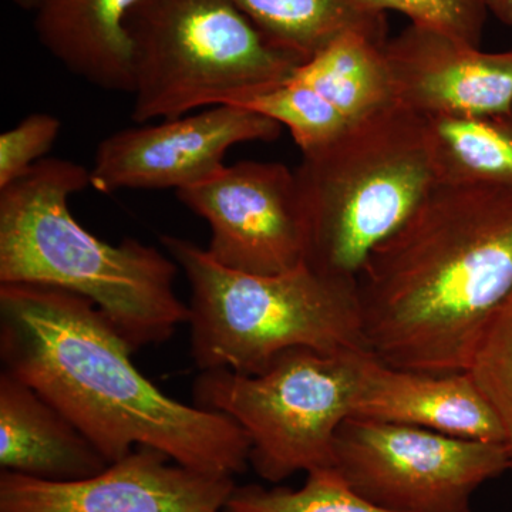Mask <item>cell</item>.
I'll use <instances>...</instances> for the list:
<instances>
[{
    "mask_svg": "<svg viewBox=\"0 0 512 512\" xmlns=\"http://www.w3.org/2000/svg\"><path fill=\"white\" fill-rule=\"evenodd\" d=\"M235 488L234 477L138 446L96 476L70 483L0 471V512H224Z\"/></svg>",
    "mask_w": 512,
    "mask_h": 512,
    "instance_id": "cell-11",
    "label": "cell"
},
{
    "mask_svg": "<svg viewBox=\"0 0 512 512\" xmlns=\"http://www.w3.org/2000/svg\"><path fill=\"white\" fill-rule=\"evenodd\" d=\"M126 29L136 124L288 82L305 63L275 45L231 0H141Z\"/></svg>",
    "mask_w": 512,
    "mask_h": 512,
    "instance_id": "cell-6",
    "label": "cell"
},
{
    "mask_svg": "<svg viewBox=\"0 0 512 512\" xmlns=\"http://www.w3.org/2000/svg\"><path fill=\"white\" fill-rule=\"evenodd\" d=\"M224 512H399L380 507L346 484L335 468L308 473L298 490L249 484L235 488Z\"/></svg>",
    "mask_w": 512,
    "mask_h": 512,
    "instance_id": "cell-20",
    "label": "cell"
},
{
    "mask_svg": "<svg viewBox=\"0 0 512 512\" xmlns=\"http://www.w3.org/2000/svg\"><path fill=\"white\" fill-rule=\"evenodd\" d=\"M207 221L212 259L234 271L276 275L305 261L306 234L295 170L275 161H239L204 183L175 191Z\"/></svg>",
    "mask_w": 512,
    "mask_h": 512,
    "instance_id": "cell-9",
    "label": "cell"
},
{
    "mask_svg": "<svg viewBox=\"0 0 512 512\" xmlns=\"http://www.w3.org/2000/svg\"><path fill=\"white\" fill-rule=\"evenodd\" d=\"M224 104L255 111L288 128L301 153L330 143L352 124L322 94L291 80L239 94Z\"/></svg>",
    "mask_w": 512,
    "mask_h": 512,
    "instance_id": "cell-19",
    "label": "cell"
},
{
    "mask_svg": "<svg viewBox=\"0 0 512 512\" xmlns=\"http://www.w3.org/2000/svg\"><path fill=\"white\" fill-rule=\"evenodd\" d=\"M333 468L389 510L471 512V497L510 470V457L503 443L349 416L336 433Z\"/></svg>",
    "mask_w": 512,
    "mask_h": 512,
    "instance_id": "cell-8",
    "label": "cell"
},
{
    "mask_svg": "<svg viewBox=\"0 0 512 512\" xmlns=\"http://www.w3.org/2000/svg\"><path fill=\"white\" fill-rule=\"evenodd\" d=\"M62 121L47 113L29 114L0 134V190L29 173L55 146Z\"/></svg>",
    "mask_w": 512,
    "mask_h": 512,
    "instance_id": "cell-23",
    "label": "cell"
},
{
    "mask_svg": "<svg viewBox=\"0 0 512 512\" xmlns=\"http://www.w3.org/2000/svg\"><path fill=\"white\" fill-rule=\"evenodd\" d=\"M109 461L52 403L8 370L0 373V468L70 483L101 473Z\"/></svg>",
    "mask_w": 512,
    "mask_h": 512,
    "instance_id": "cell-14",
    "label": "cell"
},
{
    "mask_svg": "<svg viewBox=\"0 0 512 512\" xmlns=\"http://www.w3.org/2000/svg\"><path fill=\"white\" fill-rule=\"evenodd\" d=\"M387 40L357 30L343 33L289 80L322 94L350 123L367 119L396 104L384 56Z\"/></svg>",
    "mask_w": 512,
    "mask_h": 512,
    "instance_id": "cell-16",
    "label": "cell"
},
{
    "mask_svg": "<svg viewBox=\"0 0 512 512\" xmlns=\"http://www.w3.org/2000/svg\"><path fill=\"white\" fill-rule=\"evenodd\" d=\"M16 6H19L22 10H28V12H33L36 8L37 0H13Z\"/></svg>",
    "mask_w": 512,
    "mask_h": 512,
    "instance_id": "cell-24",
    "label": "cell"
},
{
    "mask_svg": "<svg viewBox=\"0 0 512 512\" xmlns=\"http://www.w3.org/2000/svg\"><path fill=\"white\" fill-rule=\"evenodd\" d=\"M133 353L90 299L56 286L0 284L3 370L42 394L109 463L147 446L204 473L247 471L244 430L225 414L161 392Z\"/></svg>",
    "mask_w": 512,
    "mask_h": 512,
    "instance_id": "cell-1",
    "label": "cell"
},
{
    "mask_svg": "<svg viewBox=\"0 0 512 512\" xmlns=\"http://www.w3.org/2000/svg\"><path fill=\"white\" fill-rule=\"evenodd\" d=\"M295 175L306 264L356 279L437 184L426 117L393 104L302 153Z\"/></svg>",
    "mask_w": 512,
    "mask_h": 512,
    "instance_id": "cell-5",
    "label": "cell"
},
{
    "mask_svg": "<svg viewBox=\"0 0 512 512\" xmlns=\"http://www.w3.org/2000/svg\"><path fill=\"white\" fill-rule=\"evenodd\" d=\"M352 416L504 444L501 421L470 372H412L369 355L363 363Z\"/></svg>",
    "mask_w": 512,
    "mask_h": 512,
    "instance_id": "cell-13",
    "label": "cell"
},
{
    "mask_svg": "<svg viewBox=\"0 0 512 512\" xmlns=\"http://www.w3.org/2000/svg\"><path fill=\"white\" fill-rule=\"evenodd\" d=\"M384 56L396 103L421 116H481L512 104V50L483 52L410 23Z\"/></svg>",
    "mask_w": 512,
    "mask_h": 512,
    "instance_id": "cell-12",
    "label": "cell"
},
{
    "mask_svg": "<svg viewBox=\"0 0 512 512\" xmlns=\"http://www.w3.org/2000/svg\"><path fill=\"white\" fill-rule=\"evenodd\" d=\"M372 13H402L412 25L423 26L480 47L491 15L488 0H356Z\"/></svg>",
    "mask_w": 512,
    "mask_h": 512,
    "instance_id": "cell-22",
    "label": "cell"
},
{
    "mask_svg": "<svg viewBox=\"0 0 512 512\" xmlns=\"http://www.w3.org/2000/svg\"><path fill=\"white\" fill-rule=\"evenodd\" d=\"M369 355L296 348L259 375L202 370L192 389L194 404L234 420L251 443L256 474L281 483L301 471L335 466L336 433L352 416Z\"/></svg>",
    "mask_w": 512,
    "mask_h": 512,
    "instance_id": "cell-7",
    "label": "cell"
},
{
    "mask_svg": "<svg viewBox=\"0 0 512 512\" xmlns=\"http://www.w3.org/2000/svg\"><path fill=\"white\" fill-rule=\"evenodd\" d=\"M281 124L237 106H212L158 124L116 131L96 148L90 183L94 190H184L225 167L232 147L278 140Z\"/></svg>",
    "mask_w": 512,
    "mask_h": 512,
    "instance_id": "cell-10",
    "label": "cell"
},
{
    "mask_svg": "<svg viewBox=\"0 0 512 512\" xmlns=\"http://www.w3.org/2000/svg\"><path fill=\"white\" fill-rule=\"evenodd\" d=\"M92 187L90 170L45 158L0 190V284L56 286L90 299L134 352L188 323L174 289L178 265L137 239L103 241L73 217L69 200Z\"/></svg>",
    "mask_w": 512,
    "mask_h": 512,
    "instance_id": "cell-3",
    "label": "cell"
},
{
    "mask_svg": "<svg viewBox=\"0 0 512 512\" xmlns=\"http://www.w3.org/2000/svg\"><path fill=\"white\" fill-rule=\"evenodd\" d=\"M370 352L412 372H470L512 291V190L437 183L356 276Z\"/></svg>",
    "mask_w": 512,
    "mask_h": 512,
    "instance_id": "cell-2",
    "label": "cell"
},
{
    "mask_svg": "<svg viewBox=\"0 0 512 512\" xmlns=\"http://www.w3.org/2000/svg\"><path fill=\"white\" fill-rule=\"evenodd\" d=\"M470 373L501 421L512 471V291L488 323Z\"/></svg>",
    "mask_w": 512,
    "mask_h": 512,
    "instance_id": "cell-21",
    "label": "cell"
},
{
    "mask_svg": "<svg viewBox=\"0 0 512 512\" xmlns=\"http://www.w3.org/2000/svg\"><path fill=\"white\" fill-rule=\"evenodd\" d=\"M140 2L37 0V39L70 73L106 92L133 94L126 20Z\"/></svg>",
    "mask_w": 512,
    "mask_h": 512,
    "instance_id": "cell-15",
    "label": "cell"
},
{
    "mask_svg": "<svg viewBox=\"0 0 512 512\" xmlns=\"http://www.w3.org/2000/svg\"><path fill=\"white\" fill-rule=\"evenodd\" d=\"M161 244L190 284L191 357L200 372L259 375L296 348L370 352L355 278L305 261L282 274H244L188 239L163 235Z\"/></svg>",
    "mask_w": 512,
    "mask_h": 512,
    "instance_id": "cell-4",
    "label": "cell"
},
{
    "mask_svg": "<svg viewBox=\"0 0 512 512\" xmlns=\"http://www.w3.org/2000/svg\"><path fill=\"white\" fill-rule=\"evenodd\" d=\"M426 120L437 183L512 190V104L481 116Z\"/></svg>",
    "mask_w": 512,
    "mask_h": 512,
    "instance_id": "cell-17",
    "label": "cell"
},
{
    "mask_svg": "<svg viewBox=\"0 0 512 512\" xmlns=\"http://www.w3.org/2000/svg\"><path fill=\"white\" fill-rule=\"evenodd\" d=\"M275 45L308 62L343 33L387 40L386 13L360 8L356 0H231Z\"/></svg>",
    "mask_w": 512,
    "mask_h": 512,
    "instance_id": "cell-18",
    "label": "cell"
}]
</instances>
